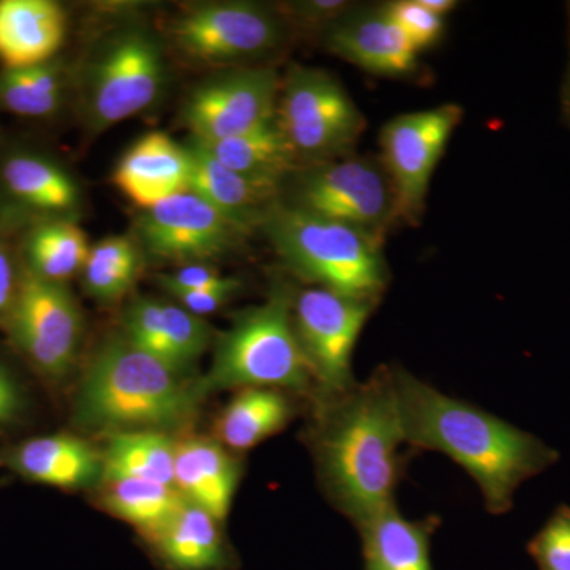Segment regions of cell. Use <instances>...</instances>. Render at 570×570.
I'll return each mask as SVG.
<instances>
[{"label": "cell", "instance_id": "7402d4cb", "mask_svg": "<svg viewBox=\"0 0 570 570\" xmlns=\"http://www.w3.org/2000/svg\"><path fill=\"white\" fill-rule=\"evenodd\" d=\"M10 468L18 474L58 489H85L104 475L102 452L70 434L33 438L13 450Z\"/></svg>", "mask_w": 570, "mask_h": 570}, {"label": "cell", "instance_id": "4fadbf2b", "mask_svg": "<svg viewBox=\"0 0 570 570\" xmlns=\"http://www.w3.org/2000/svg\"><path fill=\"white\" fill-rule=\"evenodd\" d=\"M459 105L406 112L385 124L382 160L395 200V214L417 216L428 187L453 130L461 121Z\"/></svg>", "mask_w": 570, "mask_h": 570}, {"label": "cell", "instance_id": "6da1fadb", "mask_svg": "<svg viewBox=\"0 0 570 570\" xmlns=\"http://www.w3.org/2000/svg\"><path fill=\"white\" fill-rule=\"evenodd\" d=\"M404 442L455 461L474 479L491 515L513 508L517 490L560 460L558 450L512 423L444 395L400 366H389Z\"/></svg>", "mask_w": 570, "mask_h": 570}, {"label": "cell", "instance_id": "1f68e13d", "mask_svg": "<svg viewBox=\"0 0 570 570\" xmlns=\"http://www.w3.org/2000/svg\"><path fill=\"white\" fill-rule=\"evenodd\" d=\"M539 570H570V508H557L542 530L528 543Z\"/></svg>", "mask_w": 570, "mask_h": 570}, {"label": "cell", "instance_id": "ac0fdd59", "mask_svg": "<svg viewBox=\"0 0 570 570\" xmlns=\"http://www.w3.org/2000/svg\"><path fill=\"white\" fill-rule=\"evenodd\" d=\"M186 148L190 157V193L204 198L247 234L254 225H262L266 212L276 204L279 186L247 178L225 167L194 138Z\"/></svg>", "mask_w": 570, "mask_h": 570}, {"label": "cell", "instance_id": "f35d334b", "mask_svg": "<svg viewBox=\"0 0 570 570\" xmlns=\"http://www.w3.org/2000/svg\"><path fill=\"white\" fill-rule=\"evenodd\" d=\"M420 3L433 13L439 14V17L444 18L450 11L456 9V2H453V0H420Z\"/></svg>", "mask_w": 570, "mask_h": 570}, {"label": "cell", "instance_id": "83f0119b", "mask_svg": "<svg viewBox=\"0 0 570 570\" xmlns=\"http://www.w3.org/2000/svg\"><path fill=\"white\" fill-rule=\"evenodd\" d=\"M175 455L176 441L164 431L110 434L102 452V480L141 479L175 487Z\"/></svg>", "mask_w": 570, "mask_h": 570}, {"label": "cell", "instance_id": "52a82bcc", "mask_svg": "<svg viewBox=\"0 0 570 570\" xmlns=\"http://www.w3.org/2000/svg\"><path fill=\"white\" fill-rule=\"evenodd\" d=\"M276 122L299 163H325L351 148L365 118L340 81L321 69L294 66L281 82Z\"/></svg>", "mask_w": 570, "mask_h": 570}, {"label": "cell", "instance_id": "30bf717a", "mask_svg": "<svg viewBox=\"0 0 570 570\" xmlns=\"http://www.w3.org/2000/svg\"><path fill=\"white\" fill-rule=\"evenodd\" d=\"M168 39L184 58L205 66H232L265 55L281 40L279 21L245 2L200 3L168 24Z\"/></svg>", "mask_w": 570, "mask_h": 570}, {"label": "cell", "instance_id": "8992f818", "mask_svg": "<svg viewBox=\"0 0 570 570\" xmlns=\"http://www.w3.org/2000/svg\"><path fill=\"white\" fill-rule=\"evenodd\" d=\"M165 82L159 40L141 26L115 29L100 41L82 73L85 121L97 134L148 110Z\"/></svg>", "mask_w": 570, "mask_h": 570}, {"label": "cell", "instance_id": "e0dca14e", "mask_svg": "<svg viewBox=\"0 0 570 570\" xmlns=\"http://www.w3.org/2000/svg\"><path fill=\"white\" fill-rule=\"evenodd\" d=\"M326 45L341 59L371 73L400 77L417 67V48L385 7L341 18L330 29Z\"/></svg>", "mask_w": 570, "mask_h": 570}, {"label": "cell", "instance_id": "4dcf8cb0", "mask_svg": "<svg viewBox=\"0 0 570 570\" xmlns=\"http://www.w3.org/2000/svg\"><path fill=\"white\" fill-rule=\"evenodd\" d=\"M66 80L61 67L52 62L0 73V107L14 115L41 118L61 107Z\"/></svg>", "mask_w": 570, "mask_h": 570}, {"label": "cell", "instance_id": "9a60e30c", "mask_svg": "<svg viewBox=\"0 0 570 570\" xmlns=\"http://www.w3.org/2000/svg\"><path fill=\"white\" fill-rule=\"evenodd\" d=\"M122 326L130 344L183 376L212 343V328L204 317L159 299H135L124 314Z\"/></svg>", "mask_w": 570, "mask_h": 570}, {"label": "cell", "instance_id": "8fae6325", "mask_svg": "<svg viewBox=\"0 0 570 570\" xmlns=\"http://www.w3.org/2000/svg\"><path fill=\"white\" fill-rule=\"evenodd\" d=\"M292 206L379 238L395 214L387 175L366 159L313 164L296 179Z\"/></svg>", "mask_w": 570, "mask_h": 570}, {"label": "cell", "instance_id": "ffe728a7", "mask_svg": "<svg viewBox=\"0 0 570 570\" xmlns=\"http://www.w3.org/2000/svg\"><path fill=\"white\" fill-rule=\"evenodd\" d=\"M67 32L66 11L51 0H0V61L6 69L50 62Z\"/></svg>", "mask_w": 570, "mask_h": 570}, {"label": "cell", "instance_id": "d6986e66", "mask_svg": "<svg viewBox=\"0 0 570 570\" xmlns=\"http://www.w3.org/2000/svg\"><path fill=\"white\" fill-rule=\"evenodd\" d=\"M238 460L219 441L186 438L176 441L175 487L187 501L224 523L238 489Z\"/></svg>", "mask_w": 570, "mask_h": 570}, {"label": "cell", "instance_id": "d4e9b609", "mask_svg": "<svg viewBox=\"0 0 570 570\" xmlns=\"http://www.w3.org/2000/svg\"><path fill=\"white\" fill-rule=\"evenodd\" d=\"M2 181L11 197L51 219L75 212L80 204L77 183L62 167L36 154H17L3 164Z\"/></svg>", "mask_w": 570, "mask_h": 570}, {"label": "cell", "instance_id": "8d00e7d4", "mask_svg": "<svg viewBox=\"0 0 570 570\" xmlns=\"http://www.w3.org/2000/svg\"><path fill=\"white\" fill-rule=\"evenodd\" d=\"M20 385L6 366L0 365V425L13 422L21 414Z\"/></svg>", "mask_w": 570, "mask_h": 570}, {"label": "cell", "instance_id": "2e32d148", "mask_svg": "<svg viewBox=\"0 0 570 570\" xmlns=\"http://www.w3.org/2000/svg\"><path fill=\"white\" fill-rule=\"evenodd\" d=\"M112 183L145 212L189 190V153L167 134L142 135L116 165Z\"/></svg>", "mask_w": 570, "mask_h": 570}, {"label": "cell", "instance_id": "7a4b0ae2", "mask_svg": "<svg viewBox=\"0 0 570 570\" xmlns=\"http://www.w3.org/2000/svg\"><path fill=\"white\" fill-rule=\"evenodd\" d=\"M309 442L326 497L354 527L395 505L409 456L389 366L346 392L317 396Z\"/></svg>", "mask_w": 570, "mask_h": 570}, {"label": "cell", "instance_id": "3957f363", "mask_svg": "<svg viewBox=\"0 0 570 570\" xmlns=\"http://www.w3.org/2000/svg\"><path fill=\"white\" fill-rule=\"evenodd\" d=\"M204 396L200 382L189 381L116 335L94 354L82 376L75 420L97 433H168L189 423Z\"/></svg>", "mask_w": 570, "mask_h": 570}, {"label": "cell", "instance_id": "ab89813d", "mask_svg": "<svg viewBox=\"0 0 570 570\" xmlns=\"http://www.w3.org/2000/svg\"><path fill=\"white\" fill-rule=\"evenodd\" d=\"M564 107H566V112H568V116L570 119V66H569L568 80H566V88H564Z\"/></svg>", "mask_w": 570, "mask_h": 570}, {"label": "cell", "instance_id": "e575fe53", "mask_svg": "<svg viewBox=\"0 0 570 570\" xmlns=\"http://www.w3.org/2000/svg\"><path fill=\"white\" fill-rule=\"evenodd\" d=\"M347 10V3L341 0H311V2L295 3L296 18L307 24H325V22L337 21Z\"/></svg>", "mask_w": 570, "mask_h": 570}, {"label": "cell", "instance_id": "4316f807", "mask_svg": "<svg viewBox=\"0 0 570 570\" xmlns=\"http://www.w3.org/2000/svg\"><path fill=\"white\" fill-rule=\"evenodd\" d=\"M100 483L104 508L151 540H156L165 530L186 501L176 487L151 480L122 478L107 479Z\"/></svg>", "mask_w": 570, "mask_h": 570}, {"label": "cell", "instance_id": "44dd1931", "mask_svg": "<svg viewBox=\"0 0 570 570\" xmlns=\"http://www.w3.org/2000/svg\"><path fill=\"white\" fill-rule=\"evenodd\" d=\"M439 527L438 515L409 520L396 504L381 510L355 527L362 538L363 570H433L431 540Z\"/></svg>", "mask_w": 570, "mask_h": 570}, {"label": "cell", "instance_id": "74e56055", "mask_svg": "<svg viewBox=\"0 0 570 570\" xmlns=\"http://www.w3.org/2000/svg\"><path fill=\"white\" fill-rule=\"evenodd\" d=\"M17 276L7 247L0 243V314L9 311L14 291H17Z\"/></svg>", "mask_w": 570, "mask_h": 570}, {"label": "cell", "instance_id": "cb8c5ba5", "mask_svg": "<svg viewBox=\"0 0 570 570\" xmlns=\"http://www.w3.org/2000/svg\"><path fill=\"white\" fill-rule=\"evenodd\" d=\"M198 142L225 167L275 186H281L302 164L276 121L228 140Z\"/></svg>", "mask_w": 570, "mask_h": 570}, {"label": "cell", "instance_id": "277c9868", "mask_svg": "<svg viewBox=\"0 0 570 570\" xmlns=\"http://www.w3.org/2000/svg\"><path fill=\"white\" fill-rule=\"evenodd\" d=\"M295 296L277 284L266 302L243 311L217 340L204 393L227 389L292 390L317 395L294 324Z\"/></svg>", "mask_w": 570, "mask_h": 570}, {"label": "cell", "instance_id": "5bb4252c", "mask_svg": "<svg viewBox=\"0 0 570 570\" xmlns=\"http://www.w3.org/2000/svg\"><path fill=\"white\" fill-rule=\"evenodd\" d=\"M279 78L269 69L217 75L195 88L183 118L193 138L212 142L254 132L276 121Z\"/></svg>", "mask_w": 570, "mask_h": 570}, {"label": "cell", "instance_id": "484cf974", "mask_svg": "<svg viewBox=\"0 0 570 570\" xmlns=\"http://www.w3.org/2000/svg\"><path fill=\"white\" fill-rule=\"evenodd\" d=\"M219 521L200 505L184 501L154 542L168 564L178 570H213L225 564Z\"/></svg>", "mask_w": 570, "mask_h": 570}, {"label": "cell", "instance_id": "d590c367", "mask_svg": "<svg viewBox=\"0 0 570 570\" xmlns=\"http://www.w3.org/2000/svg\"><path fill=\"white\" fill-rule=\"evenodd\" d=\"M236 291H206L193 292V294L175 295L179 305L195 316L204 317L214 311L220 309L235 295Z\"/></svg>", "mask_w": 570, "mask_h": 570}, {"label": "cell", "instance_id": "f546056e", "mask_svg": "<svg viewBox=\"0 0 570 570\" xmlns=\"http://www.w3.org/2000/svg\"><path fill=\"white\" fill-rule=\"evenodd\" d=\"M142 253L132 236H108L91 247L81 272L86 294L100 303H112L129 294L137 283Z\"/></svg>", "mask_w": 570, "mask_h": 570}, {"label": "cell", "instance_id": "d6a6232c", "mask_svg": "<svg viewBox=\"0 0 570 570\" xmlns=\"http://www.w3.org/2000/svg\"><path fill=\"white\" fill-rule=\"evenodd\" d=\"M390 17L397 22L417 51L436 43L444 32V17L433 13L420 0H401L385 7Z\"/></svg>", "mask_w": 570, "mask_h": 570}, {"label": "cell", "instance_id": "603a6c76", "mask_svg": "<svg viewBox=\"0 0 570 570\" xmlns=\"http://www.w3.org/2000/svg\"><path fill=\"white\" fill-rule=\"evenodd\" d=\"M294 414V404L283 390H239L217 419V441L246 452L283 431Z\"/></svg>", "mask_w": 570, "mask_h": 570}, {"label": "cell", "instance_id": "f1b7e54d", "mask_svg": "<svg viewBox=\"0 0 570 570\" xmlns=\"http://www.w3.org/2000/svg\"><path fill=\"white\" fill-rule=\"evenodd\" d=\"M88 236L77 224L59 217L33 227L26 239V257L33 275L66 283L75 275H81L91 253Z\"/></svg>", "mask_w": 570, "mask_h": 570}, {"label": "cell", "instance_id": "7c38bea8", "mask_svg": "<svg viewBox=\"0 0 570 570\" xmlns=\"http://www.w3.org/2000/svg\"><path fill=\"white\" fill-rule=\"evenodd\" d=\"M246 230L206 204L197 194L174 195L137 220L141 253L178 265L204 264L239 246Z\"/></svg>", "mask_w": 570, "mask_h": 570}, {"label": "cell", "instance_id": "ba28073f", "mask_svg": "<svg viewBox=\"0 0 570 570\" xmlns=\"http://www.w3.org/2000/svg\"><path fill=\"white\" fill-rule=\"evenodd\" d=\"M376 303L322 287L295 296V332L316 381L317 396L343 393L356 384L352 354Z\"/></svg>", "mask_w": 570, "mask_h": 570}, {"label": "cell", "instance_id": "9c48e42d", "mask_svg": "<svg viewBox=\"0 0 570 570\" xmlns=\"http://www.w3.org/2000/svg\"><path fill=\"white\" fill-rule=\"evenodd\" d=\"M13 343L50 377L70 373L82 340V316L66 284L52 283L26 268L9 307Z\"/></svg>", "mask_w": 570, "mask_h": 570}, {"label": "cell", "instance_id": "5b68a950", "mask_svg": "<svg viewBox=\"0 0 570 570\" xmlns=\"http://www.w3.org/2000/svg\"><path fill=\"white\" fill-rule=\"evenodd\" d=\"M262 225L281 261L307 283L376 302L387 285L381 239L360 228L277 202Z\"/></svg>", "mask_w": 570, "mask_h": 570}, {"label": "cell", "instance_id": "836d02e7", "mask_svg": "<svg viewBox=\"0 0 570 570\" xmlns=\"http://www.w3.org/2000/svg\"><path fill=\"white\" fill-rule=\"evenodd\" d=\"M160 285L171 295L206 291H238L239 281L220 275L205 264L184 265L174 273L160 276Z\"/></svg>", "mask_w": 570, "mask_h": 570}]
</instances>
